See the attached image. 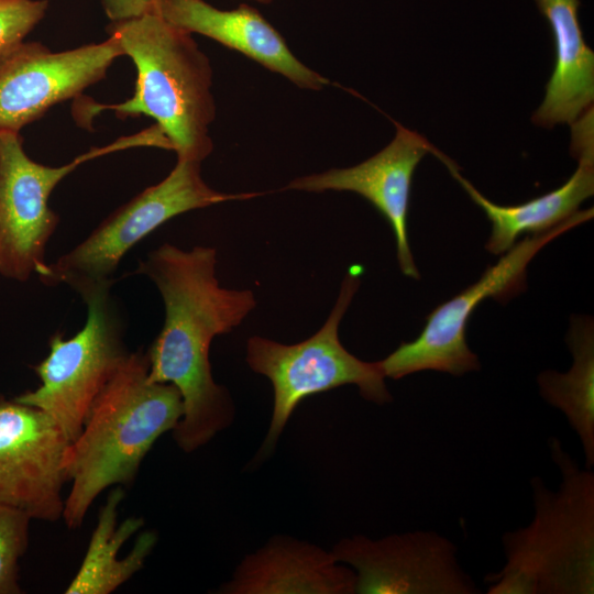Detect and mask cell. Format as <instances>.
<instances>
[{"label": "cell", "mask_w": 594, "mask_h": 594, "mask_svg": "<svg viewBox=\"0 0 594 594\" xmlns=\"http://www.w3.org/2000/svg\"><path fill=\"white\" fill-rule=\"evenodd\" d=\"M183 411L173 384L148 378L147 354L129 352L67 448L65 470L72 486L62 517L68 528L81 526L101 492L133 482L155 441L174 430Z\"/></svg>", "instance_id": "cell-2"}, {"label": "cell", "mask_w": 594, "mask_h": 594, "mask_svg": "<svg viewBox=\"0 0 594 594\" xmlns=\"http://www.w3.org/2000/svg\"><path fill=\"white\" fill-rule=\"evenodd\" d=\"M331 553L355 573L360 594H474L479 588L460 566L457 547L433 531L418 530L377 540L341 539Z\"/></svg>", "instance_id": "cell-12"}, {"label": "cell", "mask_w": 594, "mask_h": 594, "mask_svg": "<svg viewBox=\"0 0 594 594\" xmlns=\"http://www.w3.org/2000/svg\"><path fill=\"white\" fill-rule=\"evenodd\" d=\"M593 212V208L579 210L552 229L514 244L474 284L437 306L415 340L402 342L378 361L385 377L399 380L422 371L462 376L479 371V358L466 341L468 323L477 306L487 298L504 301L525 289L527 267L537 253L556 238L591 220Z\"/></svg>", "instance_id": "cell-7"}, {"label": "cell", "mask_w": 594, "mask_h": 594, "mask_svg": "<svg viewBox=\"0 0 594 594\" xmlns=\"http://www.w3.org/2000/svg\"><path fill=\"white\" fill-rule=\"evenodd\" d=\"M262 4H270L273 0H252Z\"/></svg>", "instance_id": "cell-23"}, {"label": "cell", "mask_w": 594, "mask_h": 594, "mask_svg": "<svg viewBox=\"0 0 594 594\" xmlns=\"http://www.w3.org/2000/svg\"><path fill=\"white\" fill-rule=\"evenodd\" d=\"M571 148L579 160L574 174L559 188L516 206H501L484 197L460 173L453 161L444 165L471 199L484 211L492 231L485 249L504 254L524 233H541L552 229L579 211L580 205L594 193L593 127L572 128Z\"/></svg>", "instance_id": "cell-15"}, {"label": "cell", "mask_w": 594, "mask_h": 594, "mask_svg": "<svg viewBox=\"0 0 594 594\" xmlns=\"http://www.w3.org/2000/svg\"><path fill=\"white\" fill-rule=\"evenodd\" d=\"M154 10L175 28L234 50L299 88L320 90L329 84L302 64L282 34L251 6L221 10L205 0H157Z\"/></svg>", "instance_id": "cell-14"}, {"label": "cell", "mask_w": 594, "mask_h": 594, "mask_svg": "<svg viewBox=\"0 0 594 594\" xmlns=\"http://www.w3.org/2000/svg\"><path fill=\"white\" fill-rule=\"evenodd\" d=\"M47 8V0H0V54L23 42Z\"/></svg>", "instance_id": "cell-21"}, {"label": "cell", "mask_w": 594, "mask_h": 594, "mask_svg": "<svg viewBox=\"0 0 594 594\" xmlns=\"http://www.w3.org/2000/svg\"><path fill=\"white\" fill-rule=\"evenodd\" d=\"M110 289L84 299L88 310L85 326L67 339L61 333L51 337L47 356L34 366L40 385L14 397L48 414L69 442L77 438L94 402L129 354Z\"/></svg>", "instance_id": "cell-8"}, {"label": "cell", "mask_w": 594, "mask_h": 594, "mask_svg": "<svg viewBox=\"0 0 594 594\" xmlns=\"http://www.w3.org/2000/svg\"><path fill=\"white\" fill-rule=\"evenodd\" d=\"M550 450L560 486L554 492L531 480L534 518L503 536L506 562L486 576L488 594L594 593V473L559 439L550 440Z\"/></svg>", "instance_id": "cell-3"}, {"label": "cell", "mask_w": 594, "mask_h": 594, "mask_svg": "<svg viewBox=\"0 0 594 594\" xmlns=\"http://www.w3.org/2000/svg\"><path fill=\"white\" fill-rule=\"evenodd\" d=\"M123 496L120 486L108 495L99 510L85 558L65 593L109 594L143 568L157 537L153 531L143 532L130 553L118 558L125 541L144 525L139 517H130L118 524V507Z\"/></svg>", "instance_id": "cell-18"}, {"label": "cell", "mask_w": 594, "mask_h": 594, "mask_svg": "<svg viewBox=\"0 0 594 594\" xmlns=\"http://www.w3.org/2000/svg\"><path fill=\"white\" fill-rule=\"evenodd\" d=\"M69 443L48 414L0 394V505L32 519L58 520Z\"/></svg>", "instance_id": "cell-11"}, {"label": "cell", "mask_w": 594, "mask_h": 594, "mask_svg": "<svg viewBox=\"0 0 594 594\" xmlns=\"http://www.w3.org/2000/svg\"><path fill=\"white\" fill-rule=\"evenodd\" d=\"M32 518L25 513L0 505V594H20L19 560L29 546Z\"/></svg>", "instance_id": "cell-20"}, {"label": "cell", "mask_w": 594, "mask_h": 594, "mask_svg": "<svg viewBox=\"0 0 594 594\" xmlns=\"http://www.w3.org/2000/svg\"><path fill=\"white\" fill-rule=\"evenodd\" d=\"M120 56L124 53L111 35L62 52L23 41L1 53L0 131L20 133L53 106L103 79Z\"/></svg>", "instance_id": "cell-10"}, {"label": "cell", "mask_w": 594, "mask_h": 594, "mask_svg": "<svg viewBox=\"0 0 594 594\" xmlns=\"http://www.w3.org/2000/svg\"><path fill=\"white\" fill-rule=\"evenodd\" d=\"M107 32L136 69L133 96L107 108L120 117L153 118L177 161L201 163L213 148L209 127L216 117L208 56L190 33L169 24L155 10L110 22Z\"/></svg>", "instance_id": "cell-4"}, {"label": "cell", "mask_w": 594, "mask_h": 594, "mask_svg": "<svg viewBox=\"0 0 594 594\" xmlns=\"http://www.w3.org/2000/svg\"><path fill=\"white\" fill-rule=\"evenodd\" d=\"M124 147L120 139L47 166L28 156L20 133L0 131V276L25 282L43 274L46 245L59 222L48 206L52 191L82 163Z\"/></svg>", "instance_id": "cell-9"}, {"label": "cell", "mask_w": 594, "mask_h": 594, "mask_svg": "<svg viewBox=\"0 0 594 594\" xmlns=\"http://www.w3.org/2000/svg\"><path fill=\"white\" fill-rule=\"evenodd\" d=\"M156 1L157 0H101V6L110 22H117L153 11Z\"/></svg>", "instance_id": "cell-22"}, {"label": "cell", "mask_w": 594, "mask_h": 594, "mask_svg": "<svg viewBox=\"0 0 594 594\" xmlns=\"http://www.w3.org/2000/svg\"><path fill=\"white\" fill-rule=\"evenodd\" d=\"M548 20L554 44V67L546 95L532 117L543 128L572 124L594 99V53L585 44L579 21V0H536Z\"/></svg>", "instance_id": "cell-17"}, {"label": "cell", "mask_w": 594, "mask_h": 594, "mask_svg": "<svg viewBox=\"0 0 594 594\" xmlns=\"http://www.w3.org/2000/svg\"><path fill=\"white\" fill-rule=\"evenodd\" d=\"M392 142L366 161L346 168H332L293 179L286 189L322 193H355L370 201L389 223L404 275L419 279L408 239L411 180L421 158L440 152L426 138L395 122Z\"/></svg>", "instance_id": "cell-13"}, {"label": "cell", "mask_w": 594, "mask_h": 594, "mask_svg": "<svg viewBox=\"0 0 594 594\" xmlns=\"http://www.w3.org/2000/svg\"><path fill=\"white\" fill-rule=\"evenodd\" d=\"M573 362L560 373L547 370L537 382L542 398L566 417L582 444L585 468L594 466V329L588 317H572L566 337Z\"/></svg>", "instance_id": "cell-19"}, {"label": "cell", "mask_w": 594, "mask_h": 594, "mask_svg": "<svg viewBox=\"0 0 594 594\" xmlns=\"http://www.w3.org/2000/svg\"><path fill=\"white\" fill-rule=\"evenodd\" d=\"M221 593L351 594L355 573L331 552L287 537H275L237 568Z\"/></svg>", "instance_id": "cell-16"}, {"label": "cell", "mask_w": 594, "mask_h": 594, "mask_svg": "<svg viewBox=\"0 0 594 594\" xmlns=\"http://www.w3.org/2000/svg\"><path fill=\"white\" fill-rule=\"evenodd\" d=\"M216 265L213 248L164 243L136 270L155 284L164 302L163 327L146 352L148 378L173 384L182 396L184 411L173 437L185 452L206 444L233 420L231 397L212 377L210 344L256 306L252 290L220 286Z\"/></svg>", "instance_id": "cell-1"}, {"label": "cell", "mask_w": 594, "mask_h": 594, "mask_svg": "<svg viewBox=\"0 0 594 594\" xmlns=\"http://www.w3.org/2000/svg\"><path fill=\"white\" fill-rule=\"evenodd\" d=\"M201 163L177 161L160 183L116 209L79 244L48 263L40 276L46 285H67L82 299L112 286L123 256L142 239L176 216L261 193L226 194L201 177Z\"/></svg>", "instance_id": "cell-6"}, {"label": "cell", "mask_w": 594, "mask_h": 594, "mask_svg": "<svg viewBox=\"0 0 594 594\" xmlns=\"http://www.w3.org/2000/svg\"><path fill=\"white\" fill-rule=\"evenodd\" d=\"M361 268L345 274L336 304L323 326L310 338L284 344L260 336L246 342V362L266 376L274 389V407L262 452H270L299 403L318 393L353 384L363 398L383 405L392 400L378 361L350 353L339 339V326L360 286Z\"/></svg>", "instance_id": "cell-5"}]
</instances>
